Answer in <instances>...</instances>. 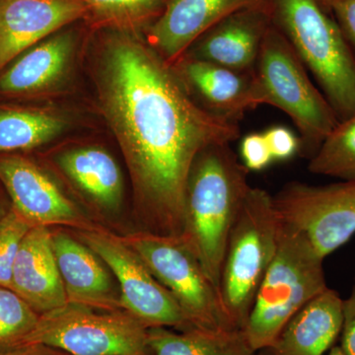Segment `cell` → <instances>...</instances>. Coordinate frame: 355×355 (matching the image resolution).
Returning a JSON list of instances; mask_svg holds the SVG:
<instances>
[{
	"label": "cell",
	"instance_id": "5",
	"mask_svg": "<svg viewBox=\"0 0 355 355\" xmlns=\"http://www.w3.org/2000/svg\"><path fill=\"white\" fill-rule=\"evenodd\" d=\"M324 260L303 233L282 223L277 254L244 329L254 352L268 349L291 318L328 288Z\"/></svg>",
	"mask_w": 355,
	"mask_h": 355
},
{
	"label": "cell",
	"instance_id": "1",
	"mask_svg": "<svg viewBox=\"0 0 355 355\" xmlns=\"http://www.w3.org/2000/svg\"><path fill=\"white\" fill-rule=\"evenodd\" d=\"M98 30L96 80L103 113L154 234L181 237L193 162L207 147L239 139V123L200 108L141 32Z\"/></svg>",
	"mask_w": 355,
	"mask_h": 355
},
{
	"label": "cell",
	"instance_id": "17",
	"mask_svg": "<svg viewBox=\"0 0 355 355\" xmlns=\"http://www.w3.org/2000/svg\"><path fill=\"white\" fill-rule=\"evenodd\" d=\"M51 240L69 303L98 309H121L120 291H116L98 254L60 231L51 234Z\"/></svg>",
	"mask_w": 355,
	"mask_h": 355
},
{
	"label": "cell",
	"instance_id": "14",
	"mask_svg": "<svg viewBox=\"0 0 355 355\" xmlns=\"http://www.w3.org/2000/svg\"><path fill=\"white\" fill-rule=\"evenodd\" d=\"M88 14L80 0H0V72L35 44L87 20Z\"/></svg>",
	"mask_w": 355,
	"mask_h": 355
},
{
	"label": "cell",
	"instance_id": "20",
	"mask_svg": "<svg viewBox=\"0 0 355 355\" xmlns=\"http://www.w3.org/2000/svg\"><path fill=\"white\" fill-rule=\"evenodd\" d=\"M153 355H257L243 330L190 328L176 333L165 327L147 330Z\"/></svg>",
	"mask_w": 355,
	"mask_h": 355
},
{
	"label": "cell",
	"instance_id": "35",
	"mask_svg": "<svg viewBox=\"0 0 355 355\" xmlns=\"http://www.w3.org/2000/svg\"><path fill=\"white\" fill-rule=\"evenodd\" d=\"M257 355H261V354H257Z\"/></svg>",
	"mask_w": 355,
	"mask_h": 355
},
{
	"label": "cell",
	"instance_id": "4",
	"mask_svg": "<svg viewBox=\"0 0 355 355\" xmlns=\"http://www.w3.org/2000/svg\"><path fill=\"white\" fill-rule=\"evenodd\" d=\"M282 222L266 190L251 188L231 229L218 296L233 330H243L279 248Z\"/></svg>",
	"mask_w": 355,
	"mask_h": 355
},
{
	"label": "cell",
	"instance_id": "7",
	"mask_svg": "<svg viewBox=\"0 0 355 355\" xmlns=\"http://www.w3.org/2000/svg\"><path fill=\"white\" fill-rule=\"evenodd\" d=\"M147 330L127 311L67 303L40 316L28 343H41L69 355H153Z\"/></svg>",
	"mask_w": 355,
	"mask_h": 355
},
{
	"label": "cell",
	"instance_id": "2",
	"mask_svg": "<svg viewBox=\"0 0 355 355\" xmlns=\"http://www.w3.org/2000/svg\"><path fill=\"white\" fill-rule=\"evenodd\" d=\"M248 173L230 144H224L203 149L189 175L180 238L217 291L231 229L252 188Z\"/></svg>",
	"mask_w": 355,
	"mask_h": 355
},
{
	"label": "cell",
	"instance_id": "25",
	"mask_svg": "<svg viewBox=\"0 0 355 355\" xmlns=\"http://www.w3.org/2000/svg\"><path fill=\"white\" fill-rule=\"evenodd\" d=\"M39 319L17 293L0 286V350L28 345Z\"/></svg>",
	"mask_w": 355,
	"mask_h": 355
},
{
	"label": "cell",
	"instance_id": "12",
	"mask_svg": "<svg viewBox=\"0 0 355 355\" xmlns=\"http://www.w3.org/2000/svg\"><path fill=\"white\" fill-rule=\"evenodd\" d=\"M171 67L193 101L218 118L239 123L247 112L265 105L254 71H236L184 55Z\"/></svg>",
	"mask_w": 355,
	"mask_h": 355
},
{
	"label": "cell",
	"instance_id": "32",
	"mask_svg": "<svg viewBox=\"0 0 355 355\" xmlns=\"http://www.w3.org/2000/svg\"><path fill=\"white\" fill-rule=\"evenodd\" d=\"M316 1L326 12L331 14L333 7L335 6L336 4L340 3V2L345 1V0H316Z\"/></svg>",
	"mask_w": 355,
	"mask_h": 355
},
{
	"label": "cell",
	"instance_id": "11",
	"mask_svg": "<svg viewBox=\"0 0 355 355\" xmlns=\"http://www.w3.org/2000/svg\"><path fill=\"white\" fill-rule=\"evenodd\" d=\"M0 182L10 196L13 209L32 226L67 225L93 230L71 200L30 159L0 154Z\"/></svg>",
	"mask_w": 355,
	"mask_h": 355
},
{
	"label": "cell",
	"instance_id": "19",
	"mask_svg": "<svg viewBox=\"0 0 355 355\" xmlns=\"http://www.w3.org/2000/svg\"><path fill=\"white\" fill-rule=\"evenodd\" d=\"M76 39L67 26L28 49L0 72V92L32 95L50 88L67 71Z\"/></svg>",
	"mask_w": 355,
	"mask_h": 355
},
{
	"label": "cell",
	"instance_id": "16",
	"mask_svg": "<svg viewBox=\"0 0 355 355\" xmlns=\"http://www.w3.org/2000/svg\"><path fill=\"white\" fill-rule=\"evenodd\" d=\"M11 289L40 316L69 303L49 227L34 226L26 234L14 261Z\"/></svg>",
	"mask_w": 355,
	"mask_h": 355
},
{
	"label": "cell",
	"instance_id": "34",
	"mask_svg": "<svg viewBox=\"0 0 355 355\" xmlns=\"http://www.w3.org/2000/svg\"><path fill=\"white\" fill-rule=\"evenodd\" d=\"M9 209H10V207H9ZM8 209H7V210H8ZM7 210H6V211H1V210H0V216H2V214H6V212L7 211Z\"/></svg>",
	"mask_w": 355,
	"mask_h": 355
},
{
	"label": "cell",
	"instance_id": "23",
	"mask_svg": "<svg viewBox=\"0 0 355 355\" xmlns=\"http://www.w3.org/2000/svg\"><path fill=\"white\" fill-rule=\"evenodd\" d=\"M87 6L86 23L96 29L119 28L146 32L162 15L170 0H80Z\"/></svg>",
	"mask_w": 355,
	"mask_h": 355
},
{
	"label": "cell",
	"instance_id": "13",
	"mask_svg": "<svg viewBox=\"0 0 355 355\" xmlns=\"http://www.w3.org/2000/svg\"><path fill=\"white\" fill-rule=\"evenodd\" d=\"M272 25L270 3L241 9L211 26L184 55L236 71L254 72L263 39Z\"/></svg>",
	"mask_w": 355,
	"mask_h": 355
},
{
	"label": "cell",
	"instance_id": "26",
	"mask_svg": "<svg viewBox=\"0 0 355 355\" xmlns=\"http://www.w3.org/2000/svg\"><path fill=\"white\" fill-rule=\"evenodd\" d=\"M32 227L12 207L0 216V286L11 289L14 261L21 243Z\"/></svg>",
	"mask_w": 355,
	"mask_h": 355
},
{
	"label": "cell",
	"instance_id": "8",
	"mask_svg": "<svg viewBox=\"0 0 355 355\" xmlns=\"http://www.w3.org/2000/svg\"><path fill=\"white\" fill-rule=\"evenodd\" d=\"M123 240L172 294L191 328L233 330L224 316L216 287L181 238L144 232Z\"/></svg>",
	"mask_w": 355,
	"mask_h": 355
},
{
	"label": "cell",
	"instance_id": "33",
	"mask_svg": "<svg viewBox=\"0 0 355 355\" xmlns=\"http://www.w3.org/2000/svg\"><path fill=\"white\" fill-rule=\"evenodd\" d=\"M326 355H345L343 354L342 349H340V345H334L333 347L330 349V352H328Z\"/></svg>",
	"mask_w": 355,
	"mask_h": 355
},
{
	"label": "cell",
	"instance_id": "15",
	"mask_svg": "<svg viewBox=\"0 0 355 355\" xmlns=\"http://www.w3.org/2000/svg\"><path fill=\"white\" fill-rule=\"evenodd\" d=\"M270 3V0H170L162 15L146 30V41L173 64L223 18L248 7Z\"/></svg>",
	"mask_w": 355,
	"mask_h": 355
},
{
	"label": "cell",
	"instance_id": "29",
	"mask_svg": "<svg viewBox=\"0 0 355 355\" xmlns=\"http://www.w3.org/2000/svg\"><path fill=\"white\" fill-rule=\"evenodd\" d=\"M343 316L340 347L345 355H355V277L349 297L343 300Z\"/></svg>",
	"mask_w": 355,
	"mask_h": 355
},
{
	"label": "cell",
	"instance_id": "30",
	"mask_svg": "<svg viewBox=\"0 0 355 355\" xmlns=\"http://www.w3.org/2000/svg\"><path fill=\"white\" fill-rule=\"evenodd\" d=\"M336 22L355 55V0H345L331 9Z\"/></svg>",
	"mask_w": 355,
	"mask_h": 355
},
{
	"label": "cell",
	"instance_id": "18",
	"mask_svg": "<svg viewBox=\"0 0 355 355\" xmlns=\"http://www.w3.org/2000/svg\"><path fill=\"white\" fill-rule=\"evenodd\" d=\"M343 300L331 288L312 299L291 318L261 355H326L340 338Z\"/></svg>",
	"mask_w": 355,
	"mask_h": 355
},
{
	"label": "cell",
	"instance_id": "9",
	"mask_svg": "<svg viewBox=\"0 0 355 355\" xmlns=\"http://www.w3.org/2000/svg\"><path fill=\"white\" fill-rule=\"evenodd\" d=\"M272 198L282 223L303 233L324 259L355 234V182H292Z\"/></svg>",
	"mask_w": 355,
	"mask_h": 355
},
{
	"label": "cell",
	"instance_id": "22",
	"mask_svg": "<svg viewBox=\"0 0 355 355\" xmlns=\"http://www.w3.org/2000/svg\"><path fill=\"white\" fill-rule=\"evenodd\" d=\"M67 127L60 116L31 108L0 111V154L29 150L51 141Z\"/></svg>",
	"mask_w": 355,
	"mask_h": 355
},
{
	"label": "cell",
	"instance_id": "3",
	"mask_svg": "<svg viewBox=\"0 0 355 355\" xmlns=\"http://www.w3.org/2000/svg\"><path fill=\"white\" fill-rule=\"evenodd\" d=\"M272 25L319 84L340 121L355 114V55L316 0H270Z\"/></svg>",
	"mask_w": 355,
	"mask_h": 355
},
{
	"label": "cell",
	"instance_id": "6",
	"mask_svg": "<svg viewBox=\"0 0 355 355\" xmlns=\"http://www.w3.org/2000/svg\"><path fill=\"white\" fill-rule=\"evenodd\" d=\"M254 72L265 105L291 119L300 135L299 151L312 158L340 121L291 44L273 25L263 39Z\"/></svg>",
	"mask_w": 355,
	"mask_h": 355
},
{
	"label": "cell",
	"instance_id": "27",
	"mask_svg": "<svg viewBox=\"0 0 355 355\" xmlns=\"http://www.w3.org/2000/svg\"><path fill=\"white\" fill-rule=\"evenodd\" d=\"M240 153L243 164L249 171H261L273 160L263 133L252 132L246 135L242 140Z\"/></svg>",
	"mask_w": 355,
	"mask_h": 355
},
{
	"label": "cell",
	"instance_id": "31",
	"mask_svg": "<svg viewBox=\"0 0 355 355\" xmlns=\"http://www.w3.org/2000/svg\"><path fill=\"white\" fill-rule=\"evenodd\" d=\"M0 355H69L62 350L41 343H28L13 349L0 350Z\"/></svg>",
	"mask_w": 355,
	"mask_h": 355
},
{
	"label": "cell",
	"instance_id": "28",
	"mask_svg": "<svg viewBox=\"0 0 355 355\" xmlns=\"http://www.w3.org/2000/svg\"><path fill=\"white\" fill-rule=\"evenodd\" d=\"M263 135L273 160H288L300 149V141L297 137L289 128L282 125L268 128Z\"/></svg>",
	"mask_w": 355,
	"mask_h": 355
},
{
	"label": "cell",
	"instance_id": "10",
	"mask_svg": "<svg viewBox=\"0 0 355 355\" xmlns=\"http://www.w3.org/2000/svg\"><path fill=\"white\" fill-rule=\"evenodd\" d=\"M80 236L118 279L121 309L137 318L146 328H191L172 294L127 243L105 231H83Z\"/></svg>",
	"mask_w": 355,
	"mask_h": 355
},
{
	"label": "cell",
	"instance_id": "21",
	"mask_svg": "<svg viewBox=\"0 0 355 355\" xmlns=\"http://www.w3.org/2000/svg\"><path fill=\"white\" fill-rule=\"evenodd\" d=\"M60 165L77 186L103 207L120 205L123 180L116 161L104 149L87 147L60 156Z\"/></svg>",
	"mask_w": 355,
	"mask_h": 355
},
{
	"label": "cell",
	"instance_id": "24",
	"mask_svg": "<svg viewBox=\"0 0 355 355\" xmlns=\"http://www.w3.org/2000/svg\"><path fill=\"white\" fill-rule=\"evenodd\" d=\"M312 174L355 182V114L340 121L310 159Z\"/></svg>",
	"mask_w": 355,
	"mask_h": 355
}]
</instances>
